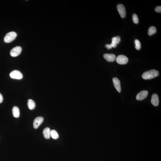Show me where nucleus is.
<instances>
[{
  "instance_id": "nucleus-1",
  "label": "nucleus",
  "mask_w": 161,
  "mask_h": 161,
  "mask_svg": "<svg viewBox=\"0 0 161 161\" xmlns=\"http://www.w3.org/2000/svg\"><path fill=\"white\" fill-rule=\"evenodd\" d=\"M159 73L158 71L151 70L145 72L142 75V78L145 80H149L153 79L158 76Z\"/></svg>"
},
{
  "instance_id": "nucleus-2",
  "label": "nucleus",
  "mask_w": 161,
  "mask_h": 161,
  "mask_svg": "<svg viewBox=\"0 0 161 161\" xmlns=\"http://www.w3.org/2000/svg\"><path fill=\"white\" fill-rule=\"evenodd\" d=\"M17 35V33L13 31L8 33L5 37L4 38L5 42L6 43H11L15 39Z\"/></svg>"
},
{
  "instance_id": "nucleus-3",
  "label": "nucleus",
  "mask_w": 161,
  "mask_h": 161,
  "mask_svg": "<svg viewBox=\"0 0 161 161\" xmlns=\"http://www.w3.org/2000/svg\"><path fill=\"white\" fill-rule=\"evenodd\" d=\"M116 62L120 65H124L127 63L128 59L126 56L123 55L118 56L116 58Z\"/></svg>"
},
{
  "instance_id": "nucleus-4",
  "label": "nucleus",
  "mask_w": 161,
  "mask_h": 161,
  "mask_svg": "<svg viewBox=\"0 0 161 161\" xmlns=\"http://www.w3.org/2000/svg\"><path fill=\"white\" fill-rule=\"evenodd\" d=\"M10 76L12 79H21L23 78L22 73L19 71L16 70L10 72Z\"/></svg>"
},
{
  "instance_id": "nucleus-5",
  "label": "nucleus",
  "mask_w": 161,
  "mask_h": 161,
  "mask_svg": "<svg viewBox=\"0 0 161 161\" xmlns=\"http://www.w3.org/2000/svg\"><path fill=\"white\" fill-rule=\"evenodd\" d=\"M22 51V48L21 47L16 46L12 49L10 51V54L12 57H17L20 54Z\"/></svg>"
},
{
  "instance_id": "nucleus-6",
  "label": "nucleus",
  "mask_w": 161,
  "mask_h": 161,
  "mask_svg": "<svg viewBox=\"0 0 161 161\" xmlns=\"http://www.w3.org/2000/svg\"><path fill=\"white\" fill-rule=\"evenodd\" d=\"M117 8L121 17L122 18H124L126 16V11L124 6L122 4H118Z\"/></svg>"
},
{
  "instance_id": "nucleus-7",
  "label": "nucleus",
  "mask_w": 161,
  "mask_h": 161,
  "mask_svg": "<svg viewBox=\"0 0 161 161\" xmlns=\"http://www.w3.org/2000/svg\"><path fill=\"white\" fill-rule=\"evenodd\" d=\"M148 94V92L147 90H142L137 94L136 99L138 101H141L145 99Z\"/></svg>"
},
{
  "instance_id": "nucleus-8",
  "label": "nucleus",
  "mask_w": 161,
  "mask_h": 161,
  "mask_svg": "<svg viewBox=\"0 0 161 161\" xmlns=\"http://www.w3.org/2000/svg\"><path fill=\"white\" fill-rule=\"evenodd\" d=\"M44 121V118L42 117H38L36 118L34 120L33 122V127L34 129L38 128L42 123Z\"/></svg>"
},
{
  "instance_id": "nucleus-9",
  "label": "nucleus",
  "mask_w": 161,
  "mask_h": 161,
  "mask_svg": "<svg viewBox=\"0 0 161 161\" xmlns=\"http://www.w3.org/2000/svg\"><path fill=\"white\" fill-rule=\"evenodd\" d=\"M113 81L114 87L118 92L120 93L121 91V88L119 80L117 78L114 77L113 78Z\"/></svg>"
},
{
  "instance_id": "nucleus-10",
  "label": "nucleus",
  "mask_w": 161,
  "mask_h": 161,
  "mask_svg": "<svg viewBox=\"0 0 161 161\" xmlns=\"http://www.w3.org/2000/svg\"><path fill=\"white\" fill-rule=\"evenodd\" d=\"M104 58L106 61L109 62H113L116 59V56L112 53H105L103 55Z\"/></svg>"
},
{
  "instance_id": "nucleus-11",
  "label": "nucleus",
  "mask_w": 161,
  "mask_h": 161,
  "mask_svg": "<svg viewBox=\"0 0 161 161\" xmlns=\"http://www.w3.org/2000/svg\"><path fill=\"white\" fill-rule=\"evenodd\" d=\"M151 102L152 104L154 106H157L158 105L159 103L158 97L157 94H153L152 96Z\"/></svg>"
},
{
  "instance_id": "nucleus-12",
  "label": "nucleus",
  "mask_w": 161,
  "mask_h": 161,
  "mask_svg": "<svg viewBox=\"0 0 161 161\" xmlns=\"http://www.w3.org/2000/svg\"><path fill=\"white\" fill-rule=\"evenodd\" d=\"M51 130L49 128H47L44 129L43 132L44 137L46 139H49L51 137Z\"/></svg>"
},
{
  "instance_id": "nucleus-13",
  "label": "nucleus",
  "mask_w": 161,
  "mask_h": 161,
  "mask_svg": "<svg viewBox=\"0 0 161 161\" xmlns=\"http://www.w3.org/2000/svg\"><path fill=\"white\" fill-rule=\"evenodd\" d=\"M13 115L15 118H18L20 116V111L19 108L17 106H14L12 109Z\"/></svg>"
},
{
  "instance_id": "nucleus-14",
  "label": "nucleus",
  "mask_w": 161,
  "mask_h": 161,
  "mask_svg": "<svg viewBox=\"0 0 161 161\" xmlns=\"http://www.w3.org/2000/svg\"><path fill=\"white\" fill-rule=\"evenodd\" d=\"M27 105L29 109L30 110L33 109L35 107V103L33 100L31 99H29L28 100Z\"/></svg>"
},
{
  "instance_id": "nucleus-15",
  "label": "nucleus",
  "mask_w": 161,
  "mask_h": 161,
  "mask_svg": "<svg viewBox=\"0 0 161 161\" xmlns=\"http://www.w3.org/2000/svg\"><path fill=\"white\" fill-rule=\"evenodd\" d=\"M157 30L156 28L154 26L150 27L148 31V34L149 36H151L156 33Z\"/></svg>"
},
{
  "instance_id": "nucleus-16",
  "label": "nucleus",
  "mask_w": 161,
  "mask_h": 161,
  "mask_svg": "<svg viewBox=\"0 0 161 161\" xmlns=\"http://www.w3.org/2000/svg\"><path fill=\"white\" fill-rule=\"evenodd\" d=\"M51 136L53 139H56L59 138V135L56 131L55 130H51Z\"/></svg>"
},
{
  "instance_id": "nucleus-17",
  "label": "nucleus",
  "mask_w": 161,
  "mask_h": 161,
  "mask_svg": "<svg viewBox=\"0 0 161 161\" xmlns=\"http://www.w3.org/2000/svg\"><path fill=\"white\" fill-rule=\"evenodd\" d=\"M112 43L117 45L120 43V41H121V39L118 38L117 37H114L112 38Z\"/></svg>"
},
{
  "instance_id": "nucleus-18",
  "label": "nucleus",
  "mask_w": 161,
  "mask_h": 161,
  "mask_svg": "<svg viewBox=\"0 0 161 161\" xmlns=\"http://www.w3.org/2000/svg\"><path fill=\"white\" fill-rule=\"evenodd\" d=\"M135 48L137 50H139L141 48V43L139 40L138 39H136L135 40Z\"/></svg>"
},
{
  "instance_id": "nucleus-19",
  "label": "nucleus",
  "mask_w": 161,
  "mask_h": 161,
  "mask_svg": "<svg viewBox=\"0 0 161 161\" xmlns=\"http://www.w3.org/2000/svg\"><path fill=\"white\" fill-rule=\"evenodd\" d=\"M133 20L134 23L136 24H138L139 20L138 17L136 14H134L133 15Z\"/></svg>"
},
{
  "instance_id": "nucleus-20",
  "label": "nucleus",
  "mask_w": 161,
  "mask_h": 161,
  "mask_svg": "<svg viewBox=\"0 0 161 161\" xmlns=\"http://www.w3.org/2000/svg\"><path fill=\"white\" fill-rule=\"evenodd\" d=\"M117 46V45L113 44V43H111L110 44H106L105 46L108 50L110 49H112L113 47L115 48Z\"/></svg>"
},
{
  "instance_id": "nucleus-21",
  "label": "nucleus",
  "mask_w": 161,
  "mask_h": 161,
  "mask_svg": "<svg viewBox=\"0 0 161 161\" xmlns=\"http://www.w3.org/2000/svg\"><path fill=\"white\" fill-rule=\"evenodd\" d=\"M155 11L157 13H161V6H157L156 7L155 9Z\"/></svg>"
},
{
  "instance_id": "nucleus-22",
  "label": "nucleus",
  "mask_w": 161,
  "mask_h": 161,
  "mask_svg": "<svg viewBox=\"0 0 161 161\" xmlns=\"http://www.w3.org/2000/svg\"><path fill=\"white\" fill-rule=\"evenodd\" d=\"M3 95L1 93H0V103H2L3 101Z\"/></svg>"
}]
</instances>
